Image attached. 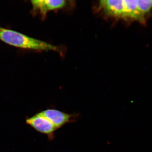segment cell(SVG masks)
<instances>
[{
	"label": "cell",
	"mask_w": 152,
	"mask_h": 152,
	"mask_svg": "<svg viewBox=\"0 0 152 152\" xmlns=\"http://www.w3.org/2000/svg\"><path fill=\"white\" fill-rule=\"evenodd\" d=\"M137 5L141 12L146 17L152 10V0H139Z\"/></svg>",
	"instance_id": "5"
},
{
	"label": "cell",
	"mask_w": 152,
	"mask_h": 152,
	"mask_svg": "<svg viewBox=\"0 0 152 152\" xmlns=\"http://www.w3.org/2000/svg\"><path fill=\"white\" fill-rule=\"evenodd\" d=\"M31 3L34 10L43 15L50 11L64 8L68 4L65 0H34Z\"/></svg>",
	"instance_id": "4"
},
{
	"label": "cell",
	"mask_w": 152,
	"mask_h": 152,
	"mask_svg": "<svg viewBox=\"0 0 152 152\" xmlns=\"http://www.w3.org/2000/svg\"><path fill=\"white\" fill-rule=\"evenodd\" d=\"M1 28V27H0V29Z\"/></svg>",
	"instance_id": "6"
},
{
	"label": "cell",
	"mask_w": 152,
	"mask_h": 152,
	"mask_svg": "<svg viewBox=\"0 0 152 152\" xmlns=\"http://www.w3.org/2000/svg\"><path fill=\"white\" fill-rule=\"evenodd\" d=\"M38 113L50 121L57 130L67 124L77 121L80 115L76 113H68L54 108H48Z\"/></svg>",
	"instance_id": "2"
},
{
	"label": "cell",
	"mask_w": 152,
	"mask_h": 152,
	"mask_svg": "<svg viewBox=\"0 0 152 152\" xmlns=\"http://www.w3.org/2000/svg\"><path fill=\"white\" fill-rule=\"evenodd\" d=\"M26 123L37 132L46 135L49 140L52 141L55 139L56 128L46 118L39 113L28 118Z\"/></svg>",
	"instance_id": "3"
},
{
	"label": "cell",
	"mask_w": 152,
	"mask_h": 152,
	"mask_svg": "<svg viewBox=\"0 0 152 152\" xmlns=\"http://www.w3.org/2000/svg\"><path fill=\"white\" fill-rule=\"evenodd\" d=\"M0 40L13 46L37 50H58V47L13 30L1 28Z\"/></svg>",
	"instance_id": "1"
}]
</instances>
